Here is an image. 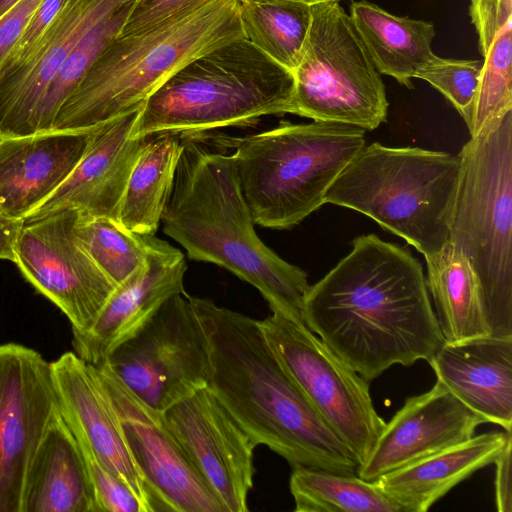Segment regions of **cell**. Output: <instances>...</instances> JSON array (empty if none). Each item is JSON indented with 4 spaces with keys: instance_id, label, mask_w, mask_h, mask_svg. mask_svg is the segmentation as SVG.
<instances>
[{
    "instance_id": "1",
    "label": "cell",
    "mask_w": 512,
    "mask_h": 512,
    "mask_svg": "<svg viewBox=\"0 0 512 512\" xmlns=\"http://www.w3.org/2000/svg\"><path fill=\"white\" fill-rule=\"evenodd\" d=\"M304 324L368 382L393 365L428 361L443 344L421 263L374 234L309 286Z\"/></svg>"
},
{
    "instance_id": "2",
    "label": "cell",
    "mask_w": 512,
    "mask_h": 512,
    "mask_svg": "<svg viewBox=\"0 0 512 512\" xmlns=\"http://www.w3.org/2000/svg\"><path fill=\"white\" fill-rule=\"evenodd\" d=\"M189 299L209 341L207 387L253 443L292 468L355 475L354 454L283 370L259 320L207 298Z\"/></svg>"
},
{
    "instance_id": "3",
    "label": "cell",
    "mask_w": 512,
    "mask_h": 512,
    "mask_svg": "<svg viewBox=\"0 0 512 512\" xmlns=\"http://www.w3.org/2000/svg\"><path fill=\"white\" fill-rule=\"evenodd\" d=\"M181 137L173 189L161 219L163 232L189 259L229 270L254 286L273 313L304 323L307 274L256 234L233 155L209 148L202 133Z\"/></svg>"
},
{
    "instance_id": "4",
    "label": "cell",
    "mask_w": 512,
    "mask_h": 512,
    "mask_svg": "<svg viewBox=\"0 0 512 512\" xmlns=\"http://www.w3.org/2000/svg\"><path fill=\"white\" fill-rule=\"evenodd\" d=\"M240 38L238 0H198L145 31L119 35L62 104L52 130H91L140 110L181 66Z\"/></svg>"
},
{
    "instance_id": "5",
    "label": "cell",
    "mask_w": 512,
    "mask_h": 512,
    "mask_svg": "<svg viewBox=\"0 0 512 512\" xmlns=\"http://www.w3.org/2000/svg\"><path fill=\"white\" fill-rule=\"evenodd\" d=\"M293 73L246 38L220 45L170 75L146 100L131 136L192 134L291 113Z\"/></svg>"
},
{
    "instance_id": "6",
    "label": "cell",
    "mask_w": 512,
    "mask_h": 512,
    "mask_svg": "<svg viewBox=\"0 0 512 512\" xmlns=\"http://www.w3.org/2000/svg\"><path fill=\"white\" fill-rule=\"evenodd\" d=\"M460 169L458 155L374 142L337 176L325 204L365 214L427 261L449 242Z\"/></svg>"
},
{
    "instance_id": "7",
    "label": "cell",
    "mask_w": 512,
    "mask_h": 512,
    "mask_svg": "<svg viewBox=\"0 0 512 512\" xmlns=\"http://www.w3.org/2000/svg\"><path fill=\"white\" fill-rule=\"evenodd\" d=\"M357 126L287 121L271 130L222 140L232 153L254 223L287 229L325 204L345 166L366 145Z\"/></svg>"
},
{
    "instance_id": "8",
    "label": "cell",
    "mask_w": 512,
    "mask_h": 512,
    "mask_svg": "<svg viewBox=\"0 0 512 512\" xmlns=\"http://www.w3.org/2000/svg\"><path fill=\"white\" fill-rule=\"evenodd\" d=\"M449 244L471 264L492 336H512V112L458 154Z\"/></svg>"
},
{
    "instance_id": "9",
    "label": "cell",
    "mask_w": 512,
    "mask_h": 512,
    "mask_svg": "<svg viewBox=\"0 0 512 512\" xmlns=\"http://www.w3.org/2000/svg\"><path fill=\"white\" fill-rule=\"evenodd\" d=\"M292 73L291 114L365 131L386 121L381 74L339 2L312 6L308 36Z\"/></svg>"
},
{
    "instance_id": "10",
    "label": "cell",
    "mask_w": 512,
    "mask_h": 512,
    "mask_svg": "<svg viewBox=\"0 0 512 512\" xmlns=\"http://www.w3.org/2000/svg\"><path fill=\"white\" fill-rule=\"evenodd\" d=\"M275 358L317 412L365 462L385 421L377 413L369 382L304 324L281 313L259 321Z\"/></svg>"
},
{
    "instance_id": "11",
    "label": "cell",
    "mask_w": 512,
    "mask_h": 512,
    "mask_svg": "<svg viewBox=\"0 0 512 512\" xmlns=\"http://www.w3.org/2000/svg\"><path fill=\"white\" fill-rule=\"evenodd\" d=\"M104 362L159 412L206 387L211 370L209 341L189 296L183 293L167 299Z\"/></svg>"
},
{
    "instance_id": "12",
    "label": "cell",
    "mask_w": 512,
    "mask_h": 512,
    "mask_svg": "<svg viewBox=\"0 0 512 512\" xmlns=\"http://www.w3.org/2000/svg\"><path fill=\"white\" fill-rule=\"evenodd\" d=\"M78 212L64 209L23 220L15 264L68 318L72 334L87 332L116 289L78 241Z\"/></svg>"
},
{
    "instance_id": "13",
    "label": "cell",
    "mask_w": 512,
    "mask_h": 512,
    "mask_svg": "<svg viewBox=\"0 0 512 512\" xmlns=\"http://www.w3.org/2000/svg\"><path fill=\"white\" fill-rule=\"evenodd\" d=\"M60 414L50 362L32 348L0 344V512H21L28 465Z\"/></svg>"
},
{
    "instance_id": "14",
    "label": "cell",
    "mask_w": 512,
    "mask_h": 512,
    "mask_svg": "<svg viewBox=\"0 0 512 512\" xmlns=\"http://www.w3.org/2000/svg\"><path fill=\"white\" fill-rule=\"evenodd\" d=\"M94 366L146 482L154 512H226L167 429L162 412L136 396L105 362Z\"/></svg>"
},
{
    "instance_id": "15",
    "label": "cell",
    "mask_w": 512,
    "mask_h": 512,
    "mask_svg": "<svg viewBox=\"0 0 512 512\" xmlns=\"http://www.w3.org/2000/svg\"><path fill=\"white\" fill-rule=\"evenodd\" d=\"M164 423L226 512H247L256 445L206 386L162 412Z\"/></svg>"
},
{
    "instance_id": "16",
    "label": "cell",
    "mask_w": 512,
    "mask_h": 512,
    "mask_svg": "<svg viewBox=\"0 0 512 512\" xmlns=\"http://www.w3.org/2000/svg\"><path fill=\"white\" fill-rule=\"evenodd\" d=\"M140 110L93 128L86 149L69 176L23 220L74 209L81 217H106L119 223L130 174L153 135L131 136Z\"/></svg>"
},
{
    "instance_id": "17",
    "label": "cell",
    "mask_w": 512,
    "mask_h": 512,
    "mask_svg": "<svg viewBox=\"0 0 512 512\" xmlns=\"http://www.w3.org/2000/svg\"><path fill=\"white\" fill-rule=\"evenodd\" d=\"M50 364L61 416L75 438L128 485L147 512H154L150 492L96 367L75 352H66Z\"/></svg>"
},
{
    "instance_id": "18",
    "label": "cell",
    "mask_w": 512,
    "mask_h": 512,
    "mask_svg": "<svg viewBox=\"0 0 512 512\" xmlns=\"http://www.w3.org/2000/svg\"><path fill=\"white\" fill-rule=\"evenodd\" d=\"M127 1L66 0L30 56L0 74L1 137L35 134L36 112L68 56L96 23Z\"/></svg>"
},
{
    "instance_id": "19",
    "label": "cell",
    "mask_w": 512,
    "mask_h": 512,
    "mask_svg": "<svg viewBox=\"0 0 512 512\" xmlns=\"http://www.w3.org/2000/svg\"><path fill=\"white\" fill-rule=\"evenodd\" d=\"M145 263L117 286L90 329L73 334L74 352L98 365L119 344L132 337L176 294H183L187 270L184 254L167 241L148 234Z\"/></svg>"
},
{
    "instance_id": "20",
    "label": "cell",
    "mask_w": 512,
    "mask_h": 512,
    "mask_svg": "<svg viewBox=\"0 0 512 512\" xmlns=\"http://www.w3.org/2000/svg\"><path fill=\"white\" fill-rule=\"evenodd\" d=\"M485 423L440 381L420 395L409 397L385 423L358 476L375 481L421 458L473 437Z\"/></svg>"
},
{
    "instance_id": "21",
    "label": "cell",
    "mask_w": 512,
    "mask_h": 512,
    "mask_svg": "<svg viewBox=\"0 0 512 512\" xmlns=\"http://www.w3.org/2000/svg\"><path fill=\"white\" fill-rule=\"evenodd\" d=\"M427 362L437 380L485 423L512 430V336L444 341Z\"/></svg>"
},
{
    "instance_id": "22",
    "label": "cell",
    "mask_w": 512,
    "mask_h": 512,
    "mask_svg": "<svg viewBox=\"0 0 512 512\" xmlns=\"http://www.w3.org/2000/svg\"><path fill=\"white\" fill-rule=\"evenodd\" d=\"M91 130L1 137L0 211L23 219L42 203L77 165Z\"/></svg>"
},
{
    "instance_id": "23",
    "label": "cell",
    "mask_w": 512,
    "mask_h": 512,
    "mask_svg": "<svg viewBox=\"0 0 512 512\" xmlns=\"http://www.w3.org/2000/svg\"><path fill=\"white\" fill-rule=\"evenodd\" d=\"M511 436L512 431L474 435L374 482L401 512H425L457 484L493 464Z\"/></svg>"
},
{
    "instance_id": "24",
    "label": "cell",
    "mask_w": 512,
    "mask_h": 512,
    "mask_svg": "<svg viewBox=\"0 0 512 512\" xmlns=\"http://www.w3.org/2000/svg\"><path fill=\"white\" fill-rule=\"evenodd\" d=\"M21 512H96L81 449L61 414L48 425L28 465Z\"/></svg>"
},
{
    "instance_id": "25",
    "label": "cell",
    "mask_w": 512,
    "mask_h": 512,
    "mask_svg": "<svg viewBox=\"0 0 512 512\" xmlns=\"http://www.w3.org/2000/svg\"><path fill=\"white\" fill-rule=\"evenodd\" d=\"M349 16L378 72L412 88L416 72L434 55V25L364 0L352 2Z\"/></svg>"
},
{
    "instance_id": "26",
    "label": "cell",
    "mask_w": 512,
    "mask_h": 512,
    "mask_svg": "<svg viewBox=\"0 0 512 512\" xmlns=\"http://www.w3.org/2000/svg\"><path fill=\"white\" fill-rule=\"evenodd\" d=\"M426 264V284L444 341L490 336L479 282L467 258L448 243Z\"/></svg>"
},
{
    "instance_id": "27",
    "label": "cell",
    "mask_w": 512,
    "mask_h": 512,
    "mask_svg": "<svg viewBox=\"0 0 512 512\" xmlns=\"http://www.w3.org/2000/svg\"><path fill=\"white\" fill-rule=\"evenodd\" d=\"M182 151L177 133L153 134L130 174L119 210V224L134 233L155 234L171 195Z\"/></svg>"
},
{
    "instance_id": "28",
    "label": "cell",
    "mask_w": 512,
    "mask_h": 512,
    "mask_svg": "<svg viewBox=\"0 0 512 512\" xmlns=\"http://www.w3.org/2000/svg\"><path fill=\"white\" fill-rule=\"evenodd\" d=\"M244 37L293 72L298 66L312 20V6L286 0H238Z\"/></svg>"
},
{
    "instance_id": "29",
    "label": "cell",
    "mask_w": 512,
    "mask_h": 512,
    "mask_svg": "<svg viewBox=\"0 0 512 512\" xmlns=\"http://www.w3.org/2000/svg\"><path fill=\"white\" fill-rule=\"evenodd\" d=\"M289 488L296 512H401L374 481L355 475L297 467Z\"/></svg>"
},
{
    "instance_id": "30",
    "label": "cell",
    "mask_w": 512,
    "mask_h": 512,
    "mask_svg": "<svg viewBox=\"0 0 512 512\" xmlns=\"http://www.w3.org/2000/svg\"><path fill=\"white\" fill-rule=\"evenodd\" d=\"M136 0H130L104 16L83 37L47 88L34 119V133L51 131L56 115L106 47L116 39Z\"/></svg>"
},
{
    "instance_id": "31",
    "label": "cell",
    "mask_w": 512,
    "mask_h": 512,
    "mask_svg": "<svg viewBox=\"0 0 512 512\" xmlns=\"http://www.w3.org/2000/svg\"><path fill=\"white\" fill-rule=\"evenodd\" d=\"M480 52L483 66L479 83L463 117L471 138L512 112V26L498 33Z\"/></svg>"
},
{
    "instance_id": "32",
    "label": "cell",
    "mask_w": 512,
    "mask_h": 512,
    "mask_svg": "<svg viewBox=\"0 0 512 512\" xmlns=\"http://www.w3.org/2000/svg\"><path fill=\"white\" fill-rule=\"evenodd\" d=\"M74 232L89 256L116 286L145 263L148 234L129 231L106 217L79 214Z\"/></svg>"
},
{
    "instance_id": "33",
    "label": "cell",
    "mask_w": 512,
    "mask_h": 512,
    "mask_svg": "<svg viewBox=\"0 0 512 512\" xmlns=\"http://www.w3.org/2000/svg\"><path fill=\"white\" fill-rule=\"evenodd\" d=\"M482 60H460L433 55L415 74L442 93L457 109L462 118L474 98Z\"/></svg>"
},
{
    "instance_id": "34",
    "label": "cell",
    "mask_w": 512,
    "mask_h": 512,
    "mask_svg": "<svg viewBox=\"0 0 512 512\" xmlns=\"http://www.w3.org/2000/svg\"><path fill=\"white\" fill-rule=\"evenodd\" d=\"M76 440L93 489L96 512H147L128 485L107 469L84 442Z\"/></svg>"
},
{
    "instance_id": "35",
    "label": "cell",
    "mask_w": 512,
    "mask_h": 512,
    "mask_svg": "<svg viewBox=\"0 0 512 512\" xmlns=\"http://www.w3.org/2000/svg\"><path fill=\"white\" fill-rule=\"evenodd\" d=\"M65 2L66 0L41 1L32 14L20 39L7 56L0 69V74L14 69L30 56L33 48L48 30Z\"/></svg>"
},
{
    "instance_id": "36",
    "label": "cell",
    "mask_w": 512,
    "mask_h": 512,
    "mask_svg": "<svg viewBox=\"0 0 512 512\" xmlns=\"http://www.w3.org/2000/svg\"><path fill=\"white\" fill-rule=\"evenodd\" d=\"M198 0H136L120 35L145 31Z\"/></svg>"
},
{
    "instance_id": "37",
    "label": "cell",
    "mask_w": 512,
    "mask_h": 512,
    "mask_svg": "<svg viewBox=\"0 0 512 512\" xmlns=\"http://www.w3.org/2000/svg\"><path fill=\"white\" fill-rule=\"evenodd\" d=\"M42 0H20L0 18V69Z\"/></svg>"
},
{
    "instance_id": "38",
    "label": "cell",
    "mask_w": 512,
    "mask_h": 512,
    "mask_svg": "<svg viewBox=\"0 0 512 512\" xmlns=\"http://www.w3.org/2000/svg\"><path fill=\"white\" fill-rule=\"evenodd\" d=\"M511 450L512 436L508 438L502 451L495 461V503L498 512L512 511V484H511Z\"/></svg>"
},
{
    "instance_id": "39",
    "label": "cell",
    "mask_w": 512,
    "mask_h": 512,
    "mask_svg": "<svg viewBox=\"0 0 512 512\" xmlns=\"http://www.w3.org/2000/svg\"><path fill=\"white\" fill-rule=\"evenodd\" d=\"M22 225L23 219L0 211V259L15 262L16 244Z\"/></svg>"
},
{
    "instance_id": "40",
    "label": "cell",
    "mask_w": 512,
    "mask_h": 512,
    "mask_svg": "<svg viewBox=\"0 0 512 512\" xmlns=\"http://www.w3.org/2000/svg\"><path fill=\"white\" fill-rule=\"evenodd\" d=\"M20 0H0V18Z\"/></svg>"
},
{
    "instance_id": "41",
    "label": "cell",
    "mask_w": 512,
    "mask_h": 512,
    "mask_svg": "<svg viewBox=\"0 0 512 512\" xmlns=\"http://www.w3.org/2000/svg\"><path fill=\"white\" fill-rule=\"evenodd\" d=\"M286 1H294L304 3L310 6L321 4V3H331V2H340L342 0H286Z\"/></svg>"
},
{
    "instance_id": "42",
    "label": "cell",
    "mask_w": 512,
    "mask_h": 512,
    "mask_svg": "<svg viewBox=\"0 0 512 512\" xmlns=\"http://www.w3.org/2000/svg\"><path fill=\"white\" fill-rule=\"evenodd\" d=\"M0 139H1V135H0Z\"/></svg>"
}]
</instances>
